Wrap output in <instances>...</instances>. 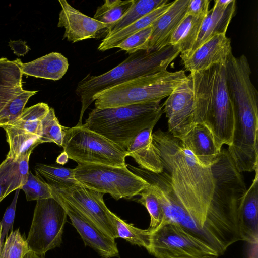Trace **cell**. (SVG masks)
Returning <instances> with one entry per match:
<instances>
[{
    "mask_svg": "<svg viewBox=\"0 0 258 258\" xmlns=\"http://www.w3.org/2000/svg\"><path fill=\"white\" fill-rule=\"evenodd\" d=\"M153 144L180 206L169 218L220 253L231 244L228 229L213 215L211 203L215 181L211 167L199 162L178 138L160 130Z\"/></svg>",
    "mask_w": 258,
    "mask_h": 258,
    "instance_id": "cell-1",
    "label": "cell"
},
{
    "mask_svg": "<svg viewBox=\"0 0 258 258\" xmlns=\"http://www.w3.org/2000/svg\"><path fill=\"white\" fill-rule=\"evenodd\" d=\"M194 99V122L206 125L216 144L232 142L234 112L227 89L225 64H215L200 72L190 73Z\"/></svg>",
    "mask_w": 258,
    "mask_h": 258,
    "instance_id": "cell-2",
    "label": "cell"
},
{
    "mask_svg": "<svg viewBox=\"0 0 258 258\" xmlns=\"http://www.w3.org/2000/svg\"><path fill=\"white\" fill-rule=\"evenodd\" d=\"M180 53L178 46L171 45L158 50H140L130 54L123 61L105 73L98 76L87 75L78 83L75 90L82 103L77 124H82V117L93 102L95 95L134 79L167 70Z\"/></svg>",
    "mask_w": 258,
    "mask_h": 258,
    "instance_id": "cell-3",
    "label": "cell"
},
{
    "mask_svg": "<svg viewBox=\"0 0 258 258\" xmlns=\"http://www.w3.org/2000/svg\"><path fill=\"white\" fill-rule=\"evenodd\" d=\"M163 113L159 102L94 108L83 126L126 149L142 130L156 125Z\"/></svg>",
    "mask_w": 258,
    "mask_h": 258,
    "instance_id": "cell-4",
    "label": "cell"
},
{
    "mask_svg": "<svg viewBox=\"0 0 258 258\" xmlns=\"http://www.w3.org/2000/svg\"><path fill=\"white\" fill-rule=\"evenodd\" d=\"M183 70H164L112 86L93 97L95 108L117 107L160 101L168 97L186 77Z\"/></svg>",
    "mask_w": 258,
    "mask_h": 258,
    "instance_id": "cell-5",
    "label": "cell"
},
{
    "mask_svg": "<svg viewBox=\"0 0 258 258\" xmlns=\"http://www.w3.org/2000/svg\"><path fill=\"white\" fill-rule=\"evenodd\" d=\"M63 152L78 164H102L124 167L126 149L81 125L63 127Z\"/></svg>",
    "mask_w": 258,
    "mask_h": 258,
    "instance_id": "cell-6",
    "label": "cell"
},
{
    "mask_svg": "<svg viewBox=\"0 0 258 258\" xmlns=\"http://www.w3.org/2000/svg\"><path fill=\"white\" fill-rule=\"evenodd\" d=\"M77 181L82 185L116 200L131 199L150 185L127 167L102 164H79L73 169Z\"/></svg>",
    "mask_w": 258,
    "mask_h": 258,
    "instance_id": "cell-7",
    "label": "cell"
},
{
    "mask_svg": "<svg viewBox=\"0 0 258 258\" xmlns=\"http://www.w3.org/2000/svg\"><path fill=\"white\" fill-rule=\"evenodd\" d=\"M67 216L63 207L53 198L37 201L26 240L29 251L43 256L59 246Z\"/></svg>",
    "mask_w": 258,
    "mask_h": 258,
    "instance_id": "cell-8",
    "label": "cell"
},
{
    "mask_svg": "<svg viewBox=\"0 0 258 258\" xmlns=\"http://www.w3.org/2000/svg\"><path fill=\"white\" fill-rule=\"evenodd\" d=\"M156 258H196L206 255L218 256L208 245L191 235L179 225L162 223L150 232L147 249Z\"/></svg>",
    "mask_w": 258,
    "mask_h": 258,
    "instance_id": "cell-9",
    "label": "cell"
},
{
    "mask_svg": "<svg viewBox=\"0 0 258 258\" xmlns=\"http://www.w3.org/2000/svg\"><path fill=\"white\" fill-rule=\"evenodd\" d=\"M23 63L19 58H0V127L11 125L20 116L30 98L38 92L23 89Z\"/></svg>",
    "mask_w": 258,
    "mask_h": 258,
    "instance_id": "cell-10",
    "label": "cell"
},
{
    "mask_svg": "<svg viewBox=\"0 0 258 258\" xmlns=\"http://www.w3.org/2000/svg\"><path fill=\"white\" fill-rule=\"evenodd\" d=\"M49 184L53 191L92 221L105 234L113 239L117 238L115 230L108 215L109 209L104 203L103 194L80 183L70 186Z\"/></svg>",
    "mask_w": 258,
    "mask_h": 258,
    "instance_id": "cell-11",
    "label": "cell"
},
{
    "mask_svg": "<svg viewBox=\"0 0 258 258\" xmlns=\"http://www.w3.org/2000/svg\"><path fill=\"white\" fill-rule=\"evenodd\" d=\"M163 105V112L167 118L168 132L181 139L195 124L192 82L190 74L168 96Z\"/></svg>",
    "mask_w": 258,
    "mask_h": 258,
    "instance_id": "cell-12",
    "label": "cell"
},
{
    "mask_svg": "<svg viewBox=\"0 0 258 258\" xmlns=\"http://www.w3.org/2000/svg\"><path fill=\"white\" fill-rule=\"evenodd\" d=\"M52 198L59 202L66 210L73 226L86 246L93 248L102 258L119 257L115 239L105 234L92 221L52 190Z\"/></svg>",
    "mask_w": 258,
    "mask_h": 258,
    "instance_id": "cell-13",
    "label": "cell"
},
{
    "mask_svg": "<svg viewBox=\"0 0 258 258\" xmlns=\"http://www.w3.org/2000/svg\"><path fill=\"white\" fill-rule=\"evenodd\" d=\"M61 9L59 14L58 27L64 28L63 39L65 38L72 43L95 38L100 32L108 26L83 14L72 7L67 1H58Z\"/></svg>",
    "mask_w": 258,
    "mask_h": 258,
    "instance_id": "cell-14",
    "label": "cell"
},
{
    "mask_svg": "<svg viewBox=\"0 0 258 258\" xmlns=\"http://www.w3.org/2000/svg\"><path fill=\"white\" fill-rule=\"evenodd\" d=\"M231 54L230 39L221 34L211 37L181 59L185 70L192 73L206 70L215 64H225Z\"/></svg>",
    "mask_w": 258,
    "mask_h": 258,
    "instance_id": "cell-15",
    "label": "cell"
},
{
    "mask_svg": "<svg viewBox=\"0 0 258 258\" xmlns=\"http://www.w3.org/2000/svg\"><path fill=\"white\" fill-rule=\"evenodd\" d=\"M190 0H176L152 24L147 51L160 50L170 45L171 36L187 14Z\"/></svg>",
    "mask_w": 258,
    "mask_h": 258,
    "instance_id": "cell-16",
    "label": "cell"
},
{
    "mask_svg": "<svg viewBox=\"0 0 258 258\" xmlns=\"http://www.w3.org/2000/svg\"><path fill=\"white\" fill-rule=\"evenodd\" d=\"M237 224L241 240L258 242V170L250 187L241 198L237 209Z\"/></svg>",
    "mask_w": 258,
    "mask_h": 258,
    "instance_id": "cell-17",
    "label": "cell"
},
{
    "mask_svg": "<svg viewBox=\"0 0 258 258\" xmlns=\"http://www.w3.org/2000/svg\"><path fill=\"white\" fill-rule=\"evenodd\" d=\"M180 140L202 164L211 167L221 151L214 136L205 124L196 123Z\"/></svg>",
    "mask_w": 258,
    "mask_h": 258,
    "instance_id": "cell-18",
    "label": "cell"
},
{
    "mask_svg": "<svg viewBox=\"0 0 258 258\" xmlns=\"http://www.w3.org/2000/svg\"><path fill=\"white\" fill-rule=\"evenodd\" d=\"M155 125L140 132L128 144L126 150L139 167L155 173L164 171L162 162L153 144L152 133Z\"/></svg>",
    "mask_w": 258,
    "mask_h": 258,
    "instance_id": "cell-19",
    "label": "cell"
},
{
    "mask_svg": "<svg viewBox=\"0 0 258 258\" xmlns=\"http://www.w3.org/2000/svg\"><path fill=\"white\" fill-rule=\"evenodd\" d=\"M235 9V0L227 7L222 6L215 1L213 8L209 11L202 22L197 41L189 55L214 36L226 34Z\"/></svg>",
    "mask_w": 258,
    "mask_h": 258,
    "instance_id": "cell-20",
    "label": "cell"
},
{
    "mask_svg": "<svg viewBox=\"0 0 258 258\" xmlns=\"http://www.w3.org/2000/svg\"><path fill=\"white\" fill-rule=\"evenodd\" d=\"M68 59L58 52H51L30 62L23 63V75L57 81L67 73Z\"/></svg>",
    "mask_w": 258,
    "mask_h": 258,
    "instance_id": "cell-21",
    "label": "cell"
},
{
    "mask_svg": "<svg viewBox=\"0 0 258 258\" xmlns=\"http://www.w3.org/2000/svg\"><path fill=\"white\" fill-rule=\"evenodd\" d=\"M30 155L18 158H6L0 164V185L3 190V199L12 191L21 189L27 182Z\"/></svg>",
    "mask_w": 258,
    "mask_h": 258,
    "instance_id": "cell-22",
    "label": "cell"
},
{
    "mask_svg": "<svg viewBox=\"0 0 258 258\" xmlns=\"http://www.w3.org/2000/svg\"><path fill=\"white\" fill-rule=\"evenodd\" d=\"M173 1L169 2L163 6L155 9L141 19L113 33L106 35L98 47V50L104 51L117 46L126 38L140 30L151 25L171 5Z\"/></svg>",
    "mask_w": 258,
    "mask_h": 258,
    "instance_id": "cell-23",
    "label": "cell"
},
{
    "mask_svg": "<svg viewBox=\"0 0 258 258\" xmlns=\"http://www.w3.org/2000/svg\"><path fill=\"white\" fill-rule=\"evenodd\" d=\"M205 17L187 14L173 33L170 44L179 47L181 59L191 51Z\"/></svg>",
    "mask_w": 258,
    "mask_h": 258,
    "instance_id": "cell-24",
    "label": "cell"
},
{
    "mask_svg": "<svg viewBox=\"0 0 258 258\" xmlns=\"http://www.w3.org/2000/svg\"><path fill=\"white\" fill-rule=\"evenodd\" d=\"M3 128L6 131L7 141L9 145L6 158L16 159L31 155L34 148L42 143L36 135L10 125Z\"/></svg>",
    "mask_w": 258,
    "mask_h": 258,
    "instance_id": "cell-25",
    "label": "cell"
},
{
    "mask_svg": "<svg viewBox=\"0 0 258 258\" xmlns=\"http://www.w3.org/2000/svg\"><path fill=\"white\" fill-rule=\"evenodd\" d=\"M108 215L115 230L117 238L124 239L133 245L147 249L150 235V232L148 229H140L126 223L109 209Z\"/></svg>",
    "mask_w": 258,
    "mask_h": 258,
    "instance_id": "cell-26",
    "label": "cell"
},
{
    "mask_svg": "<svg viewBox=\"0 0 258 258\" xmlns=\"http://www.w3.org/2000/svg\"><path fill=\"white\" fill-rule=\"evenodd\" d=\"M168 2V0H135L127 13L108 29L107 34L124 28Z\"/></svg>",
    "mask_w": 258,
    "mask_h": 258,
    "instance_id": "cell-27",
    "label": "cell"
},
{
    "mask_svg": "<svg viewBox=\"0 0 258 258\" xmlns=\"http://www.w3.org/2000/svg\"><path fill=\"white\" fill-rule=\"evenodd\" d=\"M49 108V106L43 102L25 108L20 116L10 126L39 136L41 121L48 113Z\"/></svg>",
    "mask_w": 258,
    "mask_h": 258,
    "instance_id": "cell-28",
    "label": "cell"
},
{
    "mask_svg": "<svg viewBox=\"0 0 258 258\" xmlns=\"http://www.w3.org/2000/svg\"><path fill=\"white\" fill-rule=\"evenodd\" d=\"M135 2V0H106L97 8L93 18L107 25L108 31L127 13Z\"/></svg>",
    "mask_w": 258,
    "mask_h": 258,
    "instance_id": "cell-29",
    "label": "cell"
},
{
    "mask_svg": "<svg viewBox=\"0 0 258 258\" xmlns=\"http://www.w3.org/2000/svg\"><path fill=\"white\" fill-rule=\"evenodd\" d=\"M37 176L46 179L49 184L70 186L79 183L75 179L73 169L38 164L35 167Z\"/></svg>",
    "mask_w": 258,
    "mask_h": 258,
    "instance_id": "cell-30",
    "label": "cell"
},
{
    "mask_svg": "<svg viewBox=\"0 0 258 258\" xmlns=\"http://www.w3.org/2000/svg\"><path fill=\"white\" fill-rule=\"evenodd\" d=\"M141 197L139 202L145 206L150 216V224L148 230L153 231L159 227L164 220V213L161 204L157 196L152 191L150 185L139 194Z\"/></svg>",
    "mask_w": 258,
    "mask_h": 258,
    "instance_id": "cell-31",
    "label": "cell"
},
{
    "mask_svg": "<svg viewBox=\"0 0 258 258\" xmlns=\"http://www.w3.org/2000/svg\"><path fill=\"white\" fill-rule=\"evenodd\" d=\"M39 137L42 142L53 143L62 146L64 133L63 127L56 117L53 108L49 110L41 122Z\"/></svg>",
    "mask_w": 258,
    "mask_h": 258,
    "instance_id": "cell-32",
    "label": "cell"
},
{
    "mask_svg": "<svg viewBox=\"0 0 258 258\" xmlns=\"http://www.w3.org/2000/svg\"><path fill=\"white\" fill-rule=\"evenodd\" d=\"M21 189L24 191L28 201L52 198L49 184L38 176L33 175L30 171L27 181Z\"/></svg>",
    "mask_w": 258,
    "mask_h": 258,
    "instance_id": "cell-33",
    "label": "cell"
},
{
    "mask_svg": "<svg viewBox=\"0 0 258 258\" xmlns=\"http://www.w3.org/2000/svg\"><path fill=\"white\" fill-rule=\"evenodd\" d=\"M29 251L26 240L18 229L7 237L0 252V258H23Z\"/></svg>",
    "mask_w": 258,
    "mask_h": 258,
    "instance_id": "cell-34",
    "label": "cell"
},
{
    "mask_svg": "<svg viewBox=\"0 0 258 258\" xmlns=\"http://www.w3.org/2000/svg\"><path fill=\"white\" fill-rule=\"evenodd\" d=\"M152 30V25L142 29L126 38L116 48L130 54L140 50H147Z\"/></svg>",
    "mask_w": 258,
    "mask_h": 258,
    "instance_id": "cell-35",
    "label": "cell"
},
{
    "mask_svg": "<svg viewBox=\"0 0 258 258\" xmlns=\"http://www.w3.org/2000/svg\"><path fill=\"white\" fill-rule=\"evenodd\" d=\"M20 189L16 190L14 197L10 205L7 208L3 218L1 222L2 232L1 235V243L3 244L4 238L7 236L9 230L13 228L15 216L16 205Z\"/></svg>",
    "mask_w": 258,
    "mask_h": 258,
    "instance_id": "cell-36",
    "label": "cell"
},
{
    "mask_svg": "<svg viewBox=\"0 0 258 258\" xmlns=\"http://www.w3.org/2000/svg\"><path fill=\"white\" fill-rule=\"evenodd\" d=\"M209 0H190L187 14L197 17H205L209 12Z\"/></svg>",
    "mask_w": 258,
    "mask_h": 258,
    "instance_id": "cell-37",
    "label": "cell"
},
{
    "mask_svg": "<svg viewBox=\"0 0 258 258\" xmlns=\"http://www.w3.org/2000/svg\"><path fill=\"white\" fill-rule=\"evenodd\" d=\"M9 44L14 53L18 56H24L30 50L25 41H10Z\"/></svg>",
    "mask_w": 258,
    "mask_h": 258,
    "instance_id": "cell-38",
    "label": "cell"
},
{
    "mask_svg": "<svg viewBox=\"0 0 258 258\" xmlns=\"http://www.w3.org/2000/svg\"><path fill=\"white\" fill-rule=\"evenodd\" d=\"M68 158V157L67 154L63 152L58 157L56 162L59 164H64L66 162H67Z\"/></svg>",
    "mask_w": 258,
    "mask_h": 258,
    "instance_id": "cell-39",
    "label": "cell"
},
{
    "mask_svg": "<svg viewBox=\"0 0 258 258\" xmlns=\"http://www.w3.org/2000/svg\"><path fill=\"white\" fill-rule=\"evenodd\" d=\"M23 258H43V257H42V256L38 255L31 251H29L24 255V256L23 257Z\"/></svg>",
    "mask_w": 258,
    "mask_h": 258,
    "instance_id": "cell-40",
    "label": "cell"
},
{
    "mask_svg": "<svg viewBox=\"0 0 258 258\" xmlns=\"http://www.w3.org/2000/svg\"><path fill=\"white\" fill-rule=\"evenodd\" d=\"M3 187H2V185H0V202H1V201H2L3 200Z\"/></svg>",
    "mask_w": 258,
    "mask_h": 258,
    "instance_id": "cell-41",
    "label": "cell"
},
{
    "mask_svg": "<svg viewBox=\"0 0 258 258\" xmlns=\"http://www.w3.org/2000/svg\"><path fill=\"white\" fill-rule=\"evenodd\" d=\"M218 256H215V255H206L200 257H196V258H218Z\"/></svg>",
    "mask_w": 258,
    "mask_h": 258,
    "instance_id": "cell-42",
    "label": "cell"
},
{
    "mask_svg": "<svg viewBox=\"0 0 258 258\" xmlns=\"http://www.w3.org/2000/svg\"><path fill=\"white\" fill-rule=\"evenodd\" d=\"M1 232H2V226H1V222H0V252H1V251L2 247H3V244H2L1 243Z\"/></svg>",
    "mask_w": 258,
    "mask_h": 258,
    "instance_id": "cell-43",
    "label": "cell"
},
{
    "mask_svg": "<svg viewBox=\"0 0 258 258\" xmlns=\"http://www.w3.org/2000/svg\"><path fill=\"white\" fill-rule=\"evenodd\" d=\"M250 258H257V254H256L255 255H252Z\"/></svg>",
    "mask_w": 258,
    "mask_h": 258,
    "instance_id": "cell-44",
    "label": "cell"
}]
</instances>
